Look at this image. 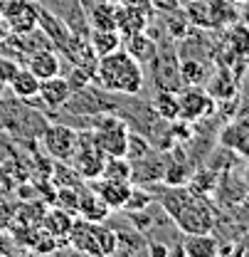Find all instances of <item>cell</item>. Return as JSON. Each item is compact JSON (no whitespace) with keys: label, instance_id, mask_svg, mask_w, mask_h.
Wrapping results in <instances>:
<instances>
[{"label":"cell","instance_id":"cell-1","mask_svg":"<svg viewBox=\"0 0 249 257\" xmlns=\"http://www.w3.org/2000/svg\"><path fill=\"white\" fill-rule=\"evenodd\" d=\"M153 200L163 208V213L173 220V225L185 232H212L215 213L205 195L192 193L187 186H158L151 188Z\"/></svg>","mask_w":249,"mask_h":257},{"label":"cell","instance_id":"cell-2","mask_svg":"<svg viewBox=\"0 0 249 257\" xmlns=\"http://www.w3.org/2000/svg\"><path fill=\"white\" fill-rule=\"evenodd\" d=\"M94 84L116 96H138L146 87L143 64L136 62L124 47L104 55L94 67Z\"/></svg>","mask_w":249,"mask_h":257},{"label":"cell","instance_id":"cell-3","mask_svg":"<svg viewBox=\"0 0 249 257\" xmlns=\"http://www.w3.org/2000/svg\"><path fill=\"white\" fill-rule=\"evenodd\" d=\"M47 114L18 96H0V134L18 141H37L47 126Z\"/></svg>","mask_w":249,"mask_h":257},{"label":"cell","instance_id":"cell-4","mask_svg":"<svg viewBox=\"0 0 249 257\" xmlns=\"http://www.w3.org/2000/svg\"><path fill=\"white\" fill-rule=\"evenodd\" d=\"M67 242L82 255H116V232L106 223H89L84 218H74Z\"/></svg>","mask_w":249,"mask_h":257},{"label":"cell","instance_id":"cell-5","mask_svg":"<svg viewBox=\"0 0 249 257\" xmlns=\"http://www.w3.org/2000/svg\"><path fill=\"white\" fill-rule=\"evenodd\" d=\"M37 149L52 161L69 163L77 149V128L64 121H47L45 131L37 139Z\"/></svg>","mask_w":249,"mask_h":257},{"label":"cell","instance_id":"cell-6","mask_svg":"<svg viewBox=\"0 0 249 257\" xmlns=\"http://www.w3.org/2000/svg\"><path fill=\"white\" fill-rule=\"evenodd\" d=\"M106 154L96 146L92 136V128H77V149L74 156L69 161V166L84 178V181H94L101 176V166H104Z\"/></svg>","mask_w":249,"mask_h":257},{"label":"cell","instance_id":"cell-7","mask_svg":"<svg viewBox=\"0 0 249 257\" xmlns=\"http://www.w3.org/2000/svg\"><path fill=\"white\" fill-rule=\"evenodd\" d=\"M178 104H180L178 119L190 121V124H197V121L212 116L215 109H217V99L202 87H183L178 92Z\"/></svg>","mask_w":249,"mask_h":257},{"label":"cell","instance_id":"cell-8","mask_svg":"<svg viewBox=\"0 0 249 257\" xmlns=\"http://www.w3.org/2000/svg\"><path fill=\"white\" fill-rule=\"evenodd\" d=\"M69 96H72V87L67 84V79L62 74H57V77H50V79L40 82L37 96L32 99L30 104L42 109L45 114H52V111H62L64 104L69 101Z\"/></svg>","mask_w":249,"mask_h":257},{"label":"cell","instance_id":"cell-9","mask_svg":"<svg viewBox=\"0 0 249 257\" xmlns=\"http://www.w3.org/2000/svg\"><path fill=\"white\" fill-rule=\"evenodd\" d=\"M87 183H89V188L109 205L111 213H114V210H124L126 200H128V195H131V188H133V183H128V181H104V178H94V181H87Z\"/></svg>","mask_w":249,"mask_h":257},{"label":"cell","instance_id":"cell-10","mask_svg":"<svg viewBox=\"0 0 249 257\" xmlns=\"http://www.w3.org/2000/svg\"><path fill=\"white\" fill-rule=\"evenodd\" d=\"M37 28L47 35V40L52 42V47L57 52H62L72 37V28L64 23L60 15H55L52 10H47L45 5H40V20H37Z\"/></svg>","mask_w":249,"mask_h":257},{"label":"cell","instance_id":"cell-11","mask_svg":"<svg viewBox=\"0 0 249 257\" xmlns=\"http://www.w3.org/2000/svg\"><path fill=\"white\" fill-rule=\"evenodd\" d=\"M25 67L42 82V79H50V77L62 74V55L55 47H45V50L32 52L30 57H28V62H25Z\"/></svg>","mask_w":249,"mask_h":257},{"label":"cell","instance_id":"cell-12","mask_svg":"<svg viewBox=\"0 0 249 257\" xmlns=\"http://www.w3.org/2000/svg\"><path fill=\"white\" fill-rule=\"evenodd\" d=\"M111 215V210H109V205L96 195V193L89 188V183H87V188L82 186L79 188V205H77V218H84V220H89V223H106V218Z\"/></svg>","mask_w":249,"mask_h":257},{"label":"cell","instance_id":"cell-13","mask_svg":"<svg viewBox=\"0 0 249 257\" xmlns=\"http://www.w3.org/2000/svg\"><path fill=\"white\" fill-rule=\"evenodd\" d=\"M217 237L212 232H185L180 242V255L187 257H215L217 255Z\"/></svg>","mask_w":249,"mask_h":257},{"label":"cell","instance_id":"cell-14","mask_svg":"<svg viewBox=\"0 0 249 257\" xmlns=\"http://www.w3.org/2000/svg\"><path fill=\"white\" fill-rule=\"evenodd\" d=\"M126 42V52L136 60V62L141 64H151L153 60H156L158 55V40H153L148 32H133V35H128V37H124Z\"/></svg>","mask_w":249,"mask_h":257},{"label":"cell","instance_id":"cell-15","mask_svg":"<svg viewBox=\"0 0 249 257\" xmlns=\"http://www.w3.org/2000/svg\"><path fill=\"white\" fill-rule=\"evenodd\" d=\"M205 3H207V18L212 30L229 28L239 20V10L234 0H205Z\"/></svg>","mask_w":249,"mask_h":257},{"label":"cell","instance_id":"cell-16","mask_svg":"<svg viewBox=\"0 0 249 257\" xmlns=\"http://www.w3.org/2000/svg\"><path fill=\"white\" fill-rule=\"evenodd\" d=\"M74 213H69V210H64L60 205H52L50 210H45V215H42V227L52 235V237H57L60 242H62L64 237L69 235V227L74 223Z\"/></svg>","mask_w":249,"mask_h":257},{"label":"cell","instance_id":"cell-17","mask_svg":"<svg viewBox=\"0 0 249 257\" xmlns=\"http://www.w3.org/2000/svg\"><path fill=\"white\" fill-rule=\"evenodd\" d=\"M219 144L227 146V149H232L234 154H239V156L249 159V128L242 126L239 121L227 124V126L222 128V134H219Z\"/></svg>","mask_w":249,"mask_h":257},{"label":"cell","instance_id":"cell-18","mask_svg":"<svg viewBox=\"0 0 249 257\" xmlns=\"http://www.w3.org/2000/svg\"><path fill=\"white\" fill-rule=\"evenodd\" d=\"M8 89H10V94H13V96H18V99H23V101H28V104H30L32 99L37 96V89H40V79H37L30 69L23 64V67H20V72H18L13 79H10Z\"/></svg>","mask_w":249,"mask_h":257},{"label":"cell","instance_id":"cell-19","mask_svg":"<svg viewBox=\"0 0 249 257\" xmlns=\"http://www.w3.org/2000/svg\"><path fill=\"white\" fill-rule=\"evenodd\" d=\"M8 20V28L10 32H15V35H25V32H30L37 28V20H40V3L37 0H30L23 10H18L15 15H10V18H5Z\"/></svg>","mask_w":249,"mask_h":257},{"label":"cell","instance_id":"cell-20","mask_svg":"<svg viewBox=\"0 0 249 257\" xmlns=\"http://www.w3.org/2000/svg\"><path fill=\"white\" fill-rule=\"evenodd\" d=\"M178 72H180L183 87H202L207 82V67L197 57H183L178 62Z\"/></svg>","mask_w":249,"mask_h":257},{"label":"cell","instance_id":"cell-21","mask_svg":"<svg viewBox=\"0 0 249 257\" xmlns=\"http://www.w3.org/2000/svg\"><path fill=\"white\" fill-rule=\"evenodd\" d=\"M89 45L92 50L96 52V57H104L114 50H119L124 45V37L119 30H89Z\"/></svg>","mask_w":249,"mask_h":257},{"label":"cell","instance_id":"cell-22","mask_svg":"<svg viewBox=\"0 0 249 257\" xmlns=\"http://www.w3.org/2000/svg\"><path fill=\"white\" fill-rule=\"evenodd\" d=\"M153 111L163 121H175L180 116V104H178V92H168V89H158V94L151 101Z\"/></svg>","mask_w":249,"mask_h":257},{"label":"cell","instance_id":"cell-23","mask_svg":"<svg viewBox=\"0 0 249 257\" xmlns=\"http://www.w3.org/2000/svg\"><path fill=\"white\" fill-rule=\"evenodd\" d=\"M227 47L229 52L237 57V60H244L249 57V28L244 23H234L227 28Z\"/></svg>","mask_w":249,"mask_h":257},{"label":"cell","instance_id":"cell-24","mask_svg":"<svg viewBox=\"0 0 249 257\" xmlns=\"http://www.w3.org/2000/svg\"><path fill=\"white\" fill-rule=\"evenodd\" d=\"M99 178H104V181H128L131 183V161L126 156H106Z\"/></svg>","mask_w":249,"mask_h":257},{"label":"cell","instance_id":"cell-25","mask_svg":"<svg viewBox=\"0 0 249 257\" xmlns=\"http://www.w3.org/2000/svg\"><path fill=\"white\" fill-rule=\"evenodd\" d=\"M185 186L192 193H197V195L210 198L212 191L217 188V173H215V171H210V168H200V171L190 173V178H187Z\"/></svg>","mask_w":249,"mask_h":257},{"label":"cell","instance_id":"cell-26","mask_svg":"<svg viewBox=\"0 0 249 257\" xmlns=\"http://www.w3.org/2000/svg\"><path fill=\"white\" fill-rule=\"evenodd\" d=\"M151 205H153V193L146 191V186H136V183H133L124 210L126 213H133V210H143V208H151Z\"/></svg>","mask_w":249,"mask_h":257},{"label":"cell","instance_id":"cell-27","mask_svg":"<svg viewBox=\"0 0 249 257\" xmlns=\"http://www.w3.org/2000/svg\"><path fill=\"white\" fill-rule=\"evenodd\" d=\"M20 67H23V64L18 62V60H13V57H8V55H0V82L8 87L10 79L20 72Z\"/></svg>","mask_w":249,"mask_h":257},{"label":"cell","instance_id":"cell-28","mask_svg":"<svg viewBox=\"0 0 249 257\" xmlns=\"http://www.w3.org/2000/svg\"><path fill=\"white\" fill-rule=\"evenodd\" d=\"M116 3L124 8H153L151 0H116Z\"/></svg>","mask_w":249,"mask_h":257},{"label":"cell","instance_id":"cell-29","mask_svg":"<svg viewBox=\"0 0 249 257\" xmlns=\"http://www.w3.org/2000/svg\"><path fill=\"white\" fill-rule=\"evenodd\" d=\"M237 121H239L242 126H247V128H249V106H244V109L239 111V116H237Z\"/></svg>","mask_w":249,"mask_h":257},{"label":"cell","instance_id":"cell-30","mask_svg":"<svg viewBox=\"0 0 249 257\" xmlns=\"http://www.w3.org/2000/svg\"><path fill=\"white\" fill-rule=\"evenodd\" d=\"M8 32H10V28H8V20H5V15L0 13V40H3Z\"/></svg>","mask_w":249,"mask_h":257},{"label":"cell","instance_id":"cell-31","mask_svg":"<svg viewBox=\"0 0 249 257\" xmlns=\"http://www.w3.org/2000/svg\"><path fill=\"white\" fill-rule=\"evenodd\" d=\"M239 20H242V23H244V25L249 28V5L244 8V13H239Z\"/></svg>","mask_w":249,"mask_h":257},{"label":"cell","instance_id":"cell-32","mask_svg":"<svg viewBox=\"0 0 249 257\" xmlns=\"http://www.w3.org/2000/svg\"><path fill=\"white\" fill-rule=\"evenodd\" d=\"M5 89H8V87H5V84H3V82H0V96L5 94Z\"/></svg>","mask_w":249,"mask_h":257},{"label":"cell","instance_id":"cell-33","mask_svg":"<svg viewBox=\"0 0 249 257\" xmlns=\"http://www.w3.org/2000/svg\"><path fill=\"white\" fill-rule=\"evenodd\" d=\"M237 3H242V5H249V0H237Z\"/></svg>","mask_w":249,"mask_h":257},{"label":"cell","instance_id":"cell-34","mask_svg":"<svg viewBox=\"0 0 249 257\" xmlns=\"http://www.w3.org/2000/svg\"><path fill=\"white\" fill-rule=\"evenodd\" d=\"M234 3H237V0H234Z\"/></svg>","mask_w":249,"mask_h":257}]
</instances>
